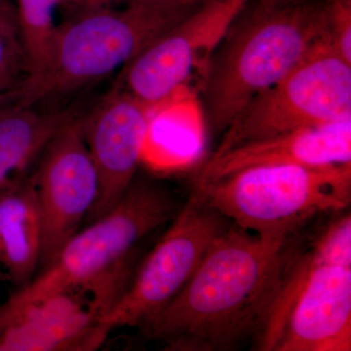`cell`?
I'll list each match as a JSON object with an SVG mask.
<instances>
[{"label": "cell", "instance_id": "cell-16", "mask_svg": "<svg viewBox=\"0 0 351 351\" xmlns=\"http://www.w3.org/2000/svg\"><path fill=\"white\" fill-rule=\"evenodd\" d=\"M61 3V0H17L18 25L31 66L29 73L45 61L56 29L53 14Z\"/></svg>", "mask_w": 351, "mask_h": 351}, {"label": "cell", "instance_id": "cell-17", "mask_svg": "<svg viewBox=\"0 0 351 351\" xmlns=\"http://www.w3.org/2000/svg\"><path fill=\"white\" fill-rule=\"evenodd\" d=\"M29 71L19 29L0 27V97L17 89Z\"/></svg>", "mask_w": 351, "mask_h": 351}, {"label": "cell", "instance_id": "cell-10", "mask_svg": "<svg viewBox=\"0 0 351 351\" xmlns=\"http://www.w3.org/2000/svg\"><path fill=\"white\" fill-rule=\"evenodd\" d=\"M34 178L43 216L39 267L43 269L77 232L98 199V173L83 135L82 117L58 132Z\"/></svg>", "mask_w": 351, "mask_h": 351}, {"label": "cell", "instance_id": "cell-1", "mask_svg": "<svg viewBox=\"0 0 351 351\" xmlns=\"http://www.w3.org/2000/svg\"><path fill=\"white\" fill-rule=\"evenodd\" d=\"M282 235L230 223L210 244L193 276L142 328L166 350H230L260 338L282 285Z\"/></svg>", "mask_w": 351, "mask_h": 351}, {"label": "cell", "instance_id": "cell-3", "mask_svg": "<svg viewBox=\"0 0 351 351\" xmlns=\"http://www.w3.org/2000/svg\"><path fill=\"white\" fill-rule=\"evenodd\" d=\"M181 207L174 195L156 182L136 180L105 214L77 230L52 263L7 302L31 304L75 291L93 295L100 316L119 300L132 277V261L145 237L172 221Z\"/></svg>", "mask_w": 351, "mask_h": 351}, {"label": "cell", "instance_id": "cell-18", "mask_svg": "<svg viewBox=\"0 0 351 351\" xmlns=\"http://www.w3.org/2000/svg\"><path fill=\"white\" fill-rule=\"evenodd\" d=\"M325 265L351 267V215L339 217L325 228L313 246Z\"/></svg>", "mask_w": 351, "mask_h": 351}, {"label": "cell", "instance_id": "cell-22", "mask_svg": "<svg viewBox=\"0 0 351 351\" xmlns=\"http://www.w3.org/2000/svg\"><path fill=\"white\" fill-rule=\"evenodd\" d=\"M1 280H10L8 274L6 272L0 271V281Z\"/></svg>", "mask_w": 351, "mask_h": 351}, {"label": "cell", "instance_id": "cell-13", "mask_svg": "<svg viewBox=\"0 0 351 351\" xmlns=\"http://www.w3.org/2000/svg\"><path fill=\"white\" fill-rule=\"evenodd\" d=\"M350 162L351 119H346L263 138L217 156L212 154L196 176L195 184L216 181L253 166H326Z\"/></svg>", "mask_w": 351, "mask_h": 351}, {"label": "cell", "instance_id": "cell-15", "mask_svg": "<svg viewBox=\"0 0 351 351\" xmlns=\"http://www.w3.org/2000/svg\"><path fill=\"white\" fill-rule=\"evenodd\" d=\"M75 117L71 110L38 112L0 99V191L25 176L58 132Z\"/></svg>", "mask_w": 351, "mask_h": 351}, {"label": "cell", "instance_id": "cell-20", "mask_svg": "<svg viewBox=\"0 0 351 351\" xmlns=\"http://www.w3.org/2000/svg\"><path fill=\"white\" fill-rule=\"evenodd\" d=\"M206 0H61L62 3L80 7L108 5L113 2H167V3H201Z\"/></svg>", "mask_w": 351, "mask_h": 351}, {"label": "cell", "instance_id": "cell-8", "mask_svg": "<svg viewBox=\"0 0 351 351\" xmlns=\"http://www.w3.org/2000/svg\"><path fill=\"white\" fill-rule=\"evenodd\" d=\"M265 351H350L351 267H311L283 282L261 339Z\"/></svg>", "mask_w": 351, "mask_h": 351}, {"label": "cell", "instance_id": "cell-11", "mask_svg": "<svg viewBox=\"0 0 351 351\" xmlns=\"http://www.w3.org/2000/svg\"><path fill=\"white\" fill-rule=\"evenodd\" d=\"M151 108L114 87L93 112L82 117L83 135L98 173L90 221L108 212L135 179L143 161Z\"/></svg>", "mask_w": 351, "mask_h": 351}, {"label": "cell", "instance_id": "cell-4", "mask_svg": "<svg viewBox=\"0 0 351 351\" xmlns=\"http://www.w3.org/2000/svg\"><path fill=\"white\" fill-rule=\"evenodd\" d=\"M204 2H130L119 10L108 5L82 7V11L56 25L43 66L1 99L34 108L98 82L123 68Z\"/></svg>", "mask_w": 351, "mask_h": 351}, {"label": "cell", "instance_id": "cell-7", "mask_svg": "<svg viewBox=\"0 0 351 351\" xmlns=\"http://www.w3.org/2000/svg\"><path fill=\"white\" fill-rule=\"evenodd\" d=\"M230 223L191 193L101 322L112 330L144 327L186 285L210 244Z\"/></svg>", "mask_w": 351, "mask_h": 351}, {"label": "cell", "instance_id": "cell-5", "mask_svg": "<svg viewBox=\"0 0 351 351\" xmlns=\"http://www.w3.org/2000/svg\"><path fill=\"white\" fill-rule=\"evenodd\" d=\"M193 193L242 230L288 237L316 215L350 207L351 162L253 166Z\"/></svg>", "mask_w": 351, "mask_h": 351}, {"label": "cell", "instance_id": "cell-21", "mask_svg": "<svg viewBox=\"0 0 351 351\" xmlns=\"http://www.w3.org/2000/svg\"><path fill=\"white\" fill-rule=\"evenodd\" d=\"M0 27L19 29L17 10L9 0H0Z\"/></svg>", "mask_w": 351, "mask_h": 351}, {"label": "cell", "instance_id": "cell-19", "mask_svg": "<svg viewBox=\"0 0 351 351\" xmlns=\"http://www.w3.org/2000/svg\"><path fill=\"white\" fill-rule=\"evenodd\" d=\"M331 38L336 52L351 64V0H332Z\"/></svg>", "mask_w": 351, "mask_h": 351}, {"label": "cell", "instance_id": "cell-14", "mask_svg": "<svg viewBox=\"0 0 351 351\" xmlns=\"http://www.w3.org/2000/svg\"><path fill=\"white\" fill-rule=\"evenodd\" d=\"M43 237L34 178L25 175L0 191V263L17 288L34 278Z\"/></svg>", "mask_w": 351, "mask_h": 351}, {"label": "cell", "instance_id": "cell-2", "mask_svg": "<svg viewBox=\"0 0 351 351\" xmlns=\"http://www.w3.org/2000/svg\"><path fill=\"white\" fill-rule=\"evenodd\" d=\"M331 1L244 2L204 71L203 103L214 131H225L248 101L332 44Z\"/></svg>", "mask_w": 351, "mask_h": 351}, {"label": "cell", "instance_id": "cell-9", "mask_svg": "<svg viewBox=\"0 0 351 351\" xmlns=\"http://www.w3.org/2000/svg\"><path fill=\"white\" fill-rule=\"evenodd\" d=\"M246 0H207L121 69L117 88L149 108L180 93L208 61Z\"/></svg>", "mask_w": 351, "mask_h": 351}, {"label": "cell", "instance_id": "cell-12", "mask_svg": "<svg viewBox=\"0 0 351 351\" xmlns=\"http://www.w3.org/2000/svg\"><path fill=\"white\" fill-rule=\"evenodd\" d=\"M100 314L73 293L31 304L0 306V351H88L100 348L110 332Z\"/></svg>", "mask_w": 351, "mask_h": 351}, {"label": "cell", "instance_id": "cell-6", "mask_svg": "<svg viewBox=\"0 0 351 351\" xmlns=\"http://www.w3.org/2000/svg\"><path fill=\"white\" fill-rule=\"evenodd\" d=\"M346 119H351V64L332 44H325L248 101L223 132L212 154Z\"/></svg>", "mask_w": 351, "mask_h": 351}]
</instances>
